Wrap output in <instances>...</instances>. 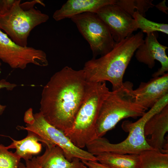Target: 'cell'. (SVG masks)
<instances>
[{"label": "cell", "instance_id": "cell-16", "mask_svg": "<svg viewBox=\"0 0 168 168\" xmlns=\"http://www.w3.org/2000/svg\"><path fill=\"white\" fill-rule=\"evenodd\" d=\"M27 131V136L21 140H16L10 138L12 142L7 146L8 149H15V154L25 161L31 159L33 156L39 154L42 149V144L39 142L41 140L38 135L32 131Z\"/></svg>", "mask_w": 168, "mask_h": 168}, {"label": "cell", "instance_id": "cell-27", "mask_svg": "<svg viewBox=\"0 0 168 168\" xmlns=\"http://www.w3.org/2000/svg\"><path fill=\"white\" fill-rule=\"evenodd\" d=\"M86 168H87V167L86 166Z\"/></svg>", "mask_w": 168, "mask_h": 168}, {"label": "cell", "instance_id": "cell-4", "mask_svg": "<svg viewBox=\"0 0 168 168\" xmlns=\"http://www.w3.org/2000/svg\"><path fill=\"white\" fill-rule=\"evenodd\" d=\"M167 105L168 94L159 100L137 121L133 122L125 120L123 122L122 128L128 133L124 141L119 143H112L105 138H97L86 146L87 151L95 156L97 154L107 152L140 154L144 151L152 149L146 141L144 126L151 117Z\"/></svg>", "mask_w": 168, "mask_h": 168}, {"label": "cell", "instance_id": "cell-20", "mask_svg": "<svg viewBox=\"0 0 168 168\" xmlns=\"http://www.w3.org/2000/svg\"><path fill=\"white\" fill-rule=\"evenodd\" d=\"M132 17L136 22L138 29H140L142 32L147 34L159 31L168 34V24L158 23L149 20L138 12H134Z\"/></svg>", "mask_w": 168, "mask_h": 168}, {"label": "cell", "instance_id": "cell-1", "mask_svg": "<svg viewBox=\"0 0 168 168\" xmlns=\"http://www.w3.org/2000/svg\"><path fill=\"white\" fill-rule=\"evenodd\" d=\"M88 86L83 69L64 67L44 87L40 112L49 124L65 133L73 125Z\"/></svg>", "mask_w": 168, "mask_h": 168}, {"label": "cell", "instance_id": "cell-9", "mask_svg": "<svg viewBox=\"0 0 168 168\" xmlns=\"http://www.w3.org/2000/svg\"><path fill=\"white\" fill-rule=\"evenodd\" d=\"M13 69H24L29 64L45 67L48 62L45 53L31 47H22L0 29V60Z\"/></svg>", "mask_w": 168, "mask_h": 168}, {"label": "cell", "instance_id": "cell-19", "mask_svg": "<svg viewBox=\"0 0 168 168\" xmlns=\"http://www.w3.org/2000/svg\"><path fill=\"white\" fill-rule=\"evenodd\" d=\"M153 0H117L115 3L132 17L135 12L145 17L146 12L155 5Z\"/></svg>", "mask_w": 168, "mask_h": 168}, {"label": "cell", "instance_id": "cell-12", "mask_svg": "<svg viewBox=\"0 0 168 168\" xmlns=\"http://www.w3.org/2000/svg\"><path fill=\"white\" fill-rule=\"evenodd\" d=\"M153 77L147 82H141L132 91L136 102L146 110L168 94V72Z\"/></svg>", "mask_w": 168, "mask_h": 168}, {"label": "cell", "instance_id": "cell-2", "mask_svg": "<svg viewBox=\"0 0 168 168\" xmlns=\"http://www.w3.org/2000/svg\"><path fill=\"white\" fill-rule=\"evenodd\" d=\"M141 31L116 43L114 48L98 58L86 62L83 69L88 82L108 81L112 90L123 85V77L129 63L139 47L144 41Z\"/></svg>", "mask_w": 168, "mask_h": 168}, {"label": "cell", "instance_id": "cell-11", "mask_svg": "<svg viewBox=\"0 0 168 168\" xmlns=\"http://www.w3.org/2000/svg\"><path fill=\"white\" fill-rule=\"evenodd\" d=\"M158 36L157 32L147 34L144 42L135 52L137 60L150 68L154 67L156 60L160 62L161 67L152 74L153 77L162 76L168 71V57L166 52L168 48L159 43Z\"/></svg>", "mask_w": 168, "mask_h": 168}, {"label": "cell", "instance_id": "cell-17", "mask_svg": "<svg viewBox=\"0 0 168 168\" xmlns=\"http://www.w3.org/2000/svg\"><path fill=\"white\" fill-rule=\"evenodd\" d=\"M95 156L98 162L109 168H140L139 154L107 152Z\"/></svg>", "mask_w": 168, "mask_h": 168}, {"label": "cell", "instance_id": "cell-15", "mask_svg": "<svg viewBox=\"0 0 168 168\" xmlns=\"http://www.w3.org/2000/svg\"><path fill=\"white\" fill-rule=\"evenodd\" d=\"M45 147L44 153L37 156L42 168H86L79 159L75 158L69 161L65 157L62 149L57 146Z\"/></svg>", "mask_w": 168, "mask_h": 168}, {"label": "cell", "instance_id": "cell-3", "mask_svg": "<svg viewBox=\"0 0 168 168\" xmlns=\"http://www.w3.org/2000/svg\"><path fill=\"white\" fill-rule=\"evenodd\" d=\"M110 91L105 82H88L85 97L73 125L64 133L77 147L82 149L97 138L99 113Z\"/></svg>", "mask_w": 168, "mask_h": 168}, {"label": "cell", "instance_id": "cell-14", "mask_svg": "<svg viewBox=\"0 0 168 168\" xmlns=\"http://www.w3.org/2000/svg\"><path fill=\"white\" fill-rule=\"evenodd\" d=\"M116 1L117 0H68L54 12L53 17L58 21L85 12L96 13L103 7L115 3Z\"/></svg>", "mask_w": 168, "mask_h": 168}, {"label": "cell", "instance_id": "cell-8", "mask_svg": "<svg viewBox=\"0 0 168 168\" xmlns=\"http://www.w3.org/2000/svg\"><path fill=\"white\" fill-rule=\"evenodd\" d=\"M70 19L89 44L92 58L106 54L114 47L116 43L110 31L96 13L85 12Z\"/></svg>", "mask_w": 168, "mask_h": 168}, {"label": "cell", "instance_id": "cell-21", "mask_svg": "<svg viewBox=\"0 0 168 168\" xmlns=\"http://www.w3.org/2000/svg\"><path fill=\"white\" fill-rule=\"evenodd\" d=\"M20 160L7 147L0 144V168H19Z\"/></svg>", "mask_w": 168, "mask_h": 168}, {"label": "cell", "instance_id": "cell-10", "mask_svg": "<svg viewBox=\"0 0 168 168\" xmlns=\"http://www.w3.org/2000/svg\"><path fill=\"white\" fill-rule=\"evenodd\" d=\"M96 13L108 28L116 43L138 29L133 17L115 3L103 7Z\"/></svg>", "mask_w": 168, "mask_h": 168}, {"label": "cell", "instance_id": "cell-25", "mask_svg": "<svg viewBox=\"0 0 168 168\" xmlns=\"http://www.w3.org/2000/svg\"><path fill=\"white\" fill-rule=\"evenodd\" d=\"M82 161L87 167V168H109L97 161Z\"/></svg>", "mask_w": 168, "mask_h": 168}, {"label": "cell", "instance_id": "cell-6", "mask_svg": "<svg viewBox=\"0 0 168 168\" xmlns=\"http://www.w3.org/2000/svg\"><path fill=\"white\" fill-rule=\"evenodd\" d=\"M38 4L44 6L39 0L22 3L20 0H14L7 12L0 16V29L20 46H27L28 38L32 30L49 19L48 15L36 9L35 6Z\"/></svg>", "mask_w": 168, "mask_h": 168}, {"label": "cell", "instance_id": "cell-5", "mask_svg": "<svg viewBox=\"0 0 168 168\" xmlns=\"http://www.w3.org/2000/svg\"><path fill=\"white\" fill-rule=\"evenodd\" d=\"M133 83L124 82L118 89L110 91L103 101L96 124L97 138L102 137L121 120L142 116L146 110L138 105L132 94Z\"/></svg>", "mask_w": 168, "mask_h": 168}, {"label": "cell", "instance_id": "cell-26", "mask_svg": "<svg viewBox=\"0 0 168 168\" xmlns=\"http://www.w3.org/2000/svg\"><path fill=\"white\" fill-rule=\"evenodd\" d=\"M166 0H164L160 2L155 6L159 10L167 14L166 11L168 10V7L166 6L165 2Z\"/></svg>", "mask_w": 168, "mask_h": 168}, {"label": "cell", "instance_id": "cell-22", "mask_svg": "<svg viewBox=\"0 0 168 168\" xmlns=\"http://www.w3.org/2000/svg\"><path fill=\"white\" fill-rule=\"evenodd\" d=\"M19 168H42L37 157H34L29 161H25V164L20 162Z\"/></svg>", "mask_w": 168, "mask_h": 168}, {"label": "cell", "instance_id": "cell-13", "mask_svg": "<svg viewBox=\"0 0 168 168\" xmlns=\"http://www.w3.org/2000/svg\"><path fill=\"white\" fill-rule=\"evenodd\" d=\"M168 131V105L154 114L146 122L144 128L146 141L152 149L168 153L165 138Z\"/></svg>", "mask_w": 168, "mask_h": 168}, {"label": "cell", "instance_id": "cell-7", "mask_svg": "<svg viewBox=\"0 0 168 168\" xmlns=\"http://www.w3.org/2000/svg\"><path fill=\"white\" fill-rule=\"evenodd\" d=\"M25 126H18L19 130L32 131L38 135L45 146H57L63 150L66 158L72 161L75 158L82 161H97L95 156L75 146L64 133L51 125L39 112Z\"/></svg>", "mask_w": 168, "mask_h": 168}, {"label": "cell", "instance_id": "cell-23", "mask_svg": "<svg viewBox=\"0 0 168 168\" xmlns=\"http://www.w3.org/2000/svg\"><path fill=\"white\" fill-rule=\"evenodd\" d=\"M1 63H0V70ZM16 86V85L6 81L4 80H2L0 81V89L6 88L8 90H11ZM6 106L2 105L0 104V115L2 114L5 110Z\"/></svg>", "mask_w": 168, "mask_h": 168}, {"label": "cell", "instance_id": "cell-24", "mask_svg": "<svg viewBox=\"0 0 168 168\" xmlns=\"http://www.w3.org/2000/svg\"><path fill=\"white\" fill-rule=\"evenodd\" d=\"M14 0H0V16L3 15L13 4Z\"/></svg>", "mask_w": 168, "mask_h": 168}, {"label": "cell", "instance_id": "cell-18", "mask_svg": "<svg viewBox=\"0 0 168 168\" xmlns=\"http://www.w3.org/2000/svg\"><path fill=\"white\" fill-rule=\"evenodd\" d=\"M140 168H168V153L149 149L139 154Z\"/></svg>", "mask_w": 168, "mask_h": 168}]
</instances>
